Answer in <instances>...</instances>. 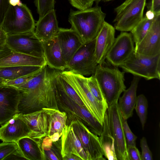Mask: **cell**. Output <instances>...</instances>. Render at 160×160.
<instances>
[{"label": "cell", "mask_w": 160, "mask_h": 160, "mask_svg": "<svg viewBox=\"0 0 160 160\" xmlns=\"http://www.w3.org/2000/svg\"><path fill=\"white\" fill-rule=\"evenodd\" d=\"M118 102L108 106L107 111L108 128L114 139L117 160H129L123 128L122 116L118 107Z\"/></svg>", "instance_id": "9"}, {"label": "cell", "mask_w": 160, "mask_h": 160, "mask_svg": "<svg viewBox=\"0 0 160 160\" xmlns=\"http://www.w3.org/2000/svg\"><path fill=\"white\" fill-rule=\"evenodd\" d=\"M55 70L51 68L48 76L42 70L26 83L15 87L20 92L18 113L26 114L44 108L59 109L53 82Z\"/></svg>", "instance_id": "1"}, {"label": "cell", "mask_w": 160, "mask_h": 160, "mask_svg": "<svg viewBox=\"0 0 160 160\" xmlns=\"http://www.w3.org/2000/svg\"><path fill=\"white\" fill-rule=\"evenodd\" d=\"M113 0H94V2H95L97 4H98L100 2H108Z\"/></svg>", "instance_id": "50"}, {"label": "cell", "mask_w": 160, "mask_h": 160, "mask_svg": "<svg viewBox=\"0 0 160 160\" xmlns=\"http://www.w3.org/2000/svg\"><path fill=\"white\" fill-rule=\"evenodd\" d=\"M106 14L98 5L84 10H71L68 21L71 28L81 38L83 43L95 39L105 21Z\"/></svg>", "instance_id": "3"}, {"label": "cell", "mask_w": 160, "mask_h": 160, "mask_svg": "<svg viewBox=\"0 0 160 160\" xmlns=\"http://www.w3.org/2000/svg\"><path fill=\"white\" fill-rule=\"evenodd\" d=\"M44 58H40L13 52L0 59V67L47 65Z\"/></svg>", "instance_id": "24"}, {"label": "cell", "mask_w": 160, "mask_h": 160, "mask_svg": "<svg viewBox=\"0 0 160 160\" xmlns=\"http://www.w3.org/2000/svg\"><path fill=\"white\" fill-rule=\"evenodd\" d=\"M42 67L38 66L0 67V78L6 80H12L38 72Z\"/></svg>", "instance_id": "27"}, {"label": "cell", "mask_w": 160, "mask_h": 160, "mask_svg": "<svg viewBox=\"0 0 160 160\" xmlns=\"http://www.w3.org/2000/svg\"><path fill=\"white\" fill-rule=\"evenodd\" d=\"M44 152L45 160H62L60 138L58 141L53 142L52 147L50 150L45 151Z\"/></svg>", "instance_id": "33"}, {"label": "cell", "mask_w": 160, "mask_h": 160, "mask_svg": "<svg viewBox=\"0 0 160 160\" xmlns=\"http://www.w3.org/2000/svg\"><path fill=\"white\" fill-rule=\"evenodd\" d=\"M6 80L0 78V86L4 85V83Z\"/></svg>", "instance_id": "51"}, {"label": "cell", "mask_w": 160, "mask_h": 160, "mask_svg": "<svg viewBox=\"0 0 160 160\" xmlns=\"http://www.w3.org/2000/svg\"><path fill=\"white\" fill-rule=\"evenodd\" d=\"M13 51L7 45L0 50V59L8 55Z\"/></svg>", "instance_id": "45"}, {"label": "cell", "mask_w": 160, "mask_h": 160, "mask_svg": "<svg viewBox=\"0 0 160 160\" xmlns=\"http://www.w3.org/2000/svg\"><path fill=\"white\" fill-rule=\"evenodd\" d=\"M9 3L10 5L13 6L20 5L22 3L20 0H10Z\"/></svg>", "instance_id": "49"}, {"label": "cell", "mask_w": 160, "mask_h": 160, "mask_svg": "<svg viewBox=\"0 0 160 160\" xmlns=\"http://www.w3.org/2000/svg\"><path fill=\"white\" fill-rule=\"evenodd\" d=\"M34 3L37 8L39 18L54 9L55 0H35Z\"/></svg>", "instance_id": "32"}, {"label": "cell", "mask_w": 160, "mask_h": 160, "mask_svg": "<svg viewBox=\"0 0 160 160\" xmlns=\"http://www.w3.org/2000/svg\"><path fill=\"white\" fill-rule=\"evenodd\" d=\"M42 42L44 58L48 66L58 71L67 68V64L63 57L57 36Z\"/></svg>", "instance_id": "21"}, {"label": "cell", "mask_w": 160, "mask_h": 160, "mask_svg": "<svg viewBox=\"0 0 160 160\" xmlns=\"http://www.w3.org/2000/svg\"><path fill=\"white\" fill-rule=\"evenodd\" d=\"M69 124L80 141L88 160L106 159L98 135L78 119L72 121Z\"/></svg>", "instance_id": "12"}, {"label": "cell", "mask_w": 160, "mask_h": 160, "mask_svg": "<svg viewBox=\"0 0 160 160\" xmlns=\"http://www.w3.org/2000/svg\"><path fill=\"white\" fill-rule=\"evenodd\" d=\"M119 67L124 72L147 80H160V54L154 57H149L138 54L134 51Z\"/></svg>", "instance_id": "7"}, {"label": "cell", "mask_w": 160, "mask_h": 160, "mask_svg": "<svg viewBox=\"0 0 160 160\" xmlns=\"http://www.w3.org/2000/svg\"><path fill=\"white\" fill-rule=\"evenodd\" d=\"M155 14L154 13L150 10H148L146 14V16L149 19H153Z\"/></svg>", "instance_id": "48"}, {"label": "cell", "mask_w": 160, "mask_h": 160, "mask_svg": "<svg viewBox=\"0 0 160 160\" xmlns=\"http://www.w3.org/2000/svg\"><path fill=\"white\" fill-rule=\"evenodd\" d=\"M59 28L55 11L53 9L39 18L35 24L34 32L43 42L56 37Z\"/></svg>", "instance_id": "20"}, {"label": "cell", "mask_w": 160, "mask_h": 160, "mask_svg": "<svg viewBox=\"0 0 160 160\" xmlns=\"http://www.w3.org/2000/svg\"><path fill=\"white\" fill-rule=\"evenodd\" d=\"M35 22L32 12L26 4L10 5L1 27L7 34L34 32Z\"/></svg>", "instance_id": "6"}, {"label": "cell", "mask_w": 160, "mask_h": 160, "mask_svg": "<svg viewBox=\"0 0 160 160\" xmlns=\"http://www.w3.org/2000/svg\"><path fill=\"white\" fill-rule=\"evenodd\" d=\"M122 125L127 146H136L137 137L131 131L127 120L122 117Z\"/></svg>", "instance_id": "35"}, {"label": "cell", "mask_w": 160, "mask_h": 160, "mask_svg": "<svg viewBox=\"0 0 160 160\" xmlns=\"http://www.w3.org/2000/svg\"><path fill=\"white\" fill-rule=\"evenodd\" d=\"M61 73L76 91L85 108L103 125L108 106L98 101L92 95L88 85L87 78L70 70Z\"/></svg>", "instance_id": "5"}, {"label": "cell", "mask_w": 160, "mask_h": 160, "mask_svg": "<svg viewBox=\"0 0 160 160\" xmlns=\"http://www.w3.org/2000/svg\"><path fill=\"white\" fill-rule=\"evenodd\" d=\"M49 137L51 139L53 142H55L60 139L61 136L58 133L56 132Z\"/></svg>", "instance_id": "47"}, {"label": "cell", "mask_w": 160, "mask_h": 160, "mask_svg": "<svg viewBox=\"0 0 160 160\" xmlns=\"http://www.w3.org/2000/svg\"><path fill=\"white\" fill-rule=\"evenodd\" d=\"M146 0H126L114 9L116 16L113 21L115 29L131 31L143 18Z\"/></svg>", "instance_id": "8"}, {"label": "cell", "mask_w": 160, "mask_h": 160, "mask_svg": "<svg viewBox=\"0 0 160 160\" xmlns=\"http://www.w3.org/2000/svg\"><path fill=\"white\" fill-rule=\"evenodd\" d=\"M48 118V136L58 132L61 136L63 130L67 125V116L66 113L59 109L43 108Z\"/></svg>", "instance_id": "26"}, {"label": "cell", "mask_w": 160, "mask_h": 160, "mask_svg": "<svg viewBox=\"0 0 160 160\" xmlns=\"http://www.w3.org/2000/svg\"><path fill=\"white\" fill-rule=\"evenodd\" d=\"M59 71H55L53 82L58 109L66 113L67 116V125L71 121L78 119L82 122L93 133L100 136L103 125L95 118L85 108L79 105L65 92L58 77Z\"/></svg>", "instance_id": "2"}, {"label": "cell", "mask_w": 160, "mask_h": 160, "mask_svg": "<svg viewBox=\"0 0 160 160\" xmlns=\"http://www.w3.org/2000/svg\"><path fill=\"white\" fill-rule=\"evenodd\" d=\"M115 30L112 25L105 21L95 38V55L98 64L105 61L115 39Z\"/></svg>", "instance_id": "17"}, {"label": "cell", "mask_w": 160, "mask_h": 160, "mask_svg": "<svg viewBox=\"0 0 160 160\" xmlns=\"http://www.w3.org/2000/svg\"><path fill=\"white\" fill-rule=\"evenodd\" d=\"M6 45L13 52L44 58L42 42L34 31L7 34Z\"/></svg>", "instance_id": "11"}, {"label": "cell", "mask_w": 160, "mask_h": 160, "mask_svg": "<svg viewBox=\"0 0 160 160\" xmlns=\"http://www.w3.org/2000/svg\"><path fill=\"white\" fill-rule=\"evenodd\" d=\"M57 36L64 59L67 64L83 43L73 29L59 28Z\"/></svg>", "instance_id": "18"}, {"label": "cell", "mask_w": 160, "mask_h": 160, "mask_svg": "<svg viewBox=\"0 0 160 160\" xmlns=\"http://www.w3.org/2000/svg\"><path fill=\"white\" fill-rule=\"evenodd\" d=\"M148 108V102L147 98L143 94L137 97L134 107L138 116L143 128L146 122Z\"/></svg>", "instance_id": "30"}, {"label": "cell", "mask_w": 160, "mask_h": 160, "mask_svg": "<svg viewBox=\"0 0 160 160\" xmlns=\"http://www.w3.org/2000/svg\"><path fill=\"white\" fill-rule=\"evenodd\" d=\"M40 140L26 137L16 142L26 160H45L43 152L41 148Z\"/></svg>", "instance_id": "25"}, {"label": "cell", "mask_w": 160, "mask_h": 160, "mask_svg": "<svg viewBox=\"0 0 160 160\" xmlns=\"http://www.w3.org/2000/svg\"><path fill=\"white\" fill-rule=\"evenodd\" d=\"M146 4L148 10L152 11L155 14H160V0H151Z\"/></svg>", "instance_id": "42"}, {"label": "cell", "mask_w": 160, "mask_h": 160, "mask_svg": "<svg viewBox=\"0 0 160 160\" xmlns=\"http://www.w3.org/2000/svg\"><path fill=\"white\" fill-rule=\"evenodd\" d=\"M153 19H148L146 16L130 31L135 46L138 45L142 39L149 30Z\"/></svg>", "instance_id": "29"}, {"label": "cell", "mask_w": 160, "mask_h": 160, "mask_svg": "<svg viewBox=\"0 0 160 160\" xmlns=\"http://www.w3.org/2000/svg\"><path fill=\"white\" fill-rule=\"evenodd\" d=\"M134 48V42L131 33L121 32L115 38L106 60L112 65L119 67L133 53Z\"/></svg>", "instance_id": "13"}, {"label": "cell", "mask_w": 160, "mask_h": 160, "mask_svg": "<svg viewBox=\"0 0 160 160\" xmlns=\"http://www.w3.org/2000/svg\"><path fill=\"white\" fill-rule=\"evenodd\" d=\"M134 52L149 57L160 54V14H155L149 30L140 42L135 46Z\"/></svg>", "instance_id": "15"}, {"label": "cell", "mask_w": 160, "mask_h": 160, "mask_svg": "<svg viewBox=\"0 0 160 160\" xmlns=\"http://www.w3.org/2000/svg\"><path fill=\"white\" fill-rule=\"evenodd\" d=\"M24 116L32 132L31 138L38 140L48 136V118L43 108L32 113L24 114Z\"/></svg>", "instance_id": "22"}, {"label": "cell", "mask_w": 160, "mask_h": 160, "mask_svg": "<svg viewBox=\"0 0 160 160\" xmlns=\"http://www.w3.org/2000/svg\"><path fill=\"white\" fill-rule=\"evenodd\" d=\"M87 80L89 89L94 97L98 101L107 103L94 75L87 78Z\"/></svg>", "instance_id": "31"}, {"label": "cell", "mask_w": 160, "mask_h": 160, "mask_svg": "<svg viewBox=\"0 0 160 160\" xmlns=\"http://www.w3.org/2000/svg\"><path fill=\"white\" fill-rule=\"evenodd\" d=\"M40 142L41 148L44 154V151L49 150L51 149L53 142L48 136H45L41 138Z\"/></svg>", "instance_id": "41"}, {"label": "cell", "mask_w": 160, "mask_h": 160, "mask_svg": "<svg viewBox=\"0 0 160 160\" xmlns=\"http://www.w3.org/2000/svg\"><path fill=\"white\" fill-rule=\"evenodd\" d=\"M19 90L13 86H0V125L8 121L18 113Z\"/></svg>", "instance_id": "16"}, {"label": "cell", "mask_w": 160, "mask_h": 160, "mask_svg": "<svg viewBox=\"0 0 160 160\" xmlns=\"http://www.w3.org/2000/svg\"><path fill=\"white\" fill-rule=\"evenodd\" d=\"M99 138L105 158L109 160H117L114 148V139L108 129L107 111L104 115L102 131Z\"/></svg>", "instance_id": "28"}, {"label": "cell", "mask_w": 160, "mask_h": 160, "mask_svg": "<svg viewBox=\"0 0 160 160\" xmlns=\"http://www.w3.org/2000/svg\"><path fill=\"white\" fill-rule=\"evenodd\" d=\"M71 5L78 10L92 7L94 0H69Z\"/></svg>", "instance_id": "38"}, {"label": "cell", "mask_w": 160, "mask_h": 160, "mask_svg": "<svg viewBox=\"0 0 160 160\" xmlns=\"http://www.w3.org/2000/svg\"><path fill=\"white\" fill-rule=\"evenodd\" d=\"M140 146L142 150L141 160H153L152 152L149 149L145 137H143L141 139Z\"/></svg>", "instance_id": "36"}, {"label": "cell", "mask_w": 160, "mask_h": 160, "mask_svg": "<svg viewBox=\"0 0 160 160\" xmlns=\"http://www.w3.org/2000/svg\"><path fill=\"white\" fill-rule=\"evenodd\" d=\"M32 132L24 114L18 113L0 128V140L3 142H17L26 137H31Z\"/></svg>", "instance_id": "14"}, {"label": "cell", "mask_w": 160, "mask_h": 160, "mask_svg": "<svg viewBox=\"0 0 160 160\" xmlns=\"http://www.w3.org/2000/svg\"><path fill=\"white\" fill-rule=\"evenodd\" d=\"M129 160H141V156L136 146H127Z\"/></svg>", "instance_id": "39"}, {"label": "cell", "mask_w": 160, "mask_h": 160, "mask_svg": "<svg viewBox=\"0 0 160 160\" xmlns=\"http://www.w3.org/2000/svg\"><path fill=\"white\" fill-rule=\"evenodd\" d=\"M17 143L15 142H3L0 143V160H5L17 148Z\"/></svg>", "instance_id": "34"}, {"label": "cell", "mask_w": 160, "mask_h": 160, "mask_svg": "<svg viewBox=\"0 0 160 160\" xmlns=\"http://www.w3.org/2000/svg\"><path fill=\"white\" fill-rule=\"evenodd\" d=\"M38 72L23 76L14 80H6L4 83V85L16 87L26 83L35 76Z\"/></svg>", "instance_id": "37"}, {"label": "cell", "mask_w": 160, "mask_h": 160, "mask_svg": "<svg viewBox=\"0 0 160 160\" xmlns=\"http://www.w3.org/2000/svg\"><path fill=\"white\" fill-rule=\"evenodd\" d=\"M95 38L83 43L67 64L73 72L88 76L94 74L98 63L95 55Z\"/></svg>", "instance_id": "10"}, {"label": "cell", "mask_w": 160, "mask_h": 160, "mask_svg": "<svg viewBox=\"0 0 160 160\" xmlns=\"http://www.w3.org/2000/svg\"><path fill=\"white\" fill-rule=\"evenodd\" d=\"M62 160H81L78 157L73 154L66 155L62 157Z\"/></svg>", "instance_id": "46"}, {"label": "cell", "mask_w": 160, "mask_h": 160, "mask_svg": "<svg viewBox=\"0 0 160 160\" xmlns=\"http://www.w3.org/2000/svg\"><path fill=\"white\" fill-rule=\"evenodd\" d=\"M5 160H26L21 151L18 148L12 153L8 156Z\"/></svg>", "instance_id": "43"}, {"label": "cell", "mask_w": 160, "mask_h": 160, "mask_svg": "<svg viewBox=\"0 0 160 160\" xmlns=\"http://www.w3.org/2000/svg\"><path fill=\"white\" fill-rule=\"evenodd\" d=\"M140 78L134 76L129 88L123 92L118 102L119 108L123 118L127 120L132 117L137 96L136 92Z\"/></svg>", "instance_id": "23"}, {"label": "cell", "mask_w": 160, "mask_h": 160, "mask_svg": "<svg viewBox=\"0 0 160 160\" xmlns=\"http://www.w3.org/2000/svg\"><path fill=\"white\" fill-rule=\"evenodd\" d=\"M7 34L0 26V50L6 45Z\"/></svg>", "instance_id": "44"}, {"label": "cell", "mask_w": 160, "mask_h": 160, "mask_svg": "<svg viewBox=\"0 0 160 160\" xmlns=\"http://www.w3.org/2000/svg\"><path fill=\"white\" fill-rule=\"evenodd\" d=\"M124 73L105 61L97 67L94 75L108 106L118 101L126 89Z\"/></svg>", "instance_id": "4"}, {"label": "cell", "mask_w": 160, "mask_h": 160, "mask_svg": "<svg viewBox=\"0 0 160 160\" xmlns=\"http://www.w3.org/2000/svg\"><path fill=\"white\" fill-rule=\"evenodd\" d=\"M10 0H0V26H1L10 5Z\"/></svg>", "instance_id": "40"}, {"label": "cell", "mask_w": 160, "mask_h": 160, "mask_svg": "<svg viewBox=\"0 0 160 160\" xmlns=\"http://www.w3.org/2000/svg\"><path fill=\"white\" fill-rule=\"evenodd\" d=\"M60 141L62 158L67 154H73L81 160H88L80 142L70 124L67 125L63 130Z\"/></svg>", "instance_id": "19"}]
</instances>
